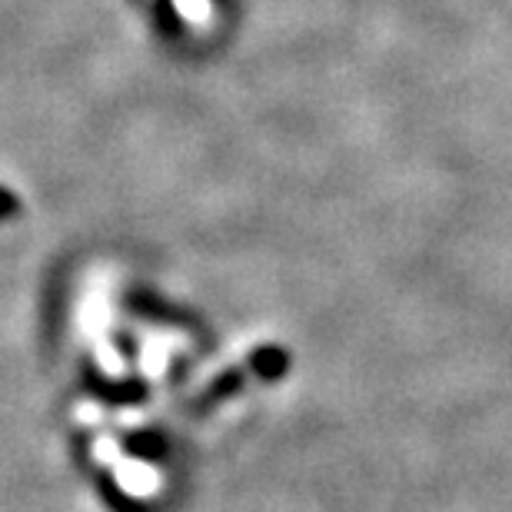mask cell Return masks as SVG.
I'll return each instance as SVG.
<instances>
[{
	"mask_svg": "<svg viewBox=\"0 0 512 512\" xmlns=\"http://www.w3.org/2000/svg\"><path fill=\"white\" fill-rule=\"evenodd\" d=\"M157 14H160V27L163 30H177V14L170 10L167 0H160V4H157Z\"/></svg>",
	"mask_w": 512,
	"mask_h": 512,
	"instance_id": "3957f363",
	"label": "cell"
},
{
	"mask_svg": "<svg viewBox=\"0 0 512 512\" xmlns=\"http://www.w3.org/2000/svg\"><path fill=\"white\" fill-rule=\"evenodd\" d=\"M17 210H20V200L14 197V190H4V187H0V220L14 217Z\"/></svg>",
	"mask_w": 512,
	"mask_h": 512,
	"instance_id": "7a4b0ae2",
	"label": "cell"
},
{
	"mask_svg": "<svg viewBox=\"0 0 512 512\" xmlns=\"http://www.w3.org/2000/svg\"><path fill=\"white\" fill-rule=\"evenodd\" d=\"M286 370H290V353H286L283 346H260L250 360H243L240 366H233V370H227V373L213 376L210 386L193 399L190 413H210V409L220 406L223 399L237 396L250 380L270 383V380H280Z\"/></svg>",
	"mask_w": 512,
	"mask_h": 512,
	"instance_id": "6da1fadb",
	"label": "cell"
}]
</instances>
